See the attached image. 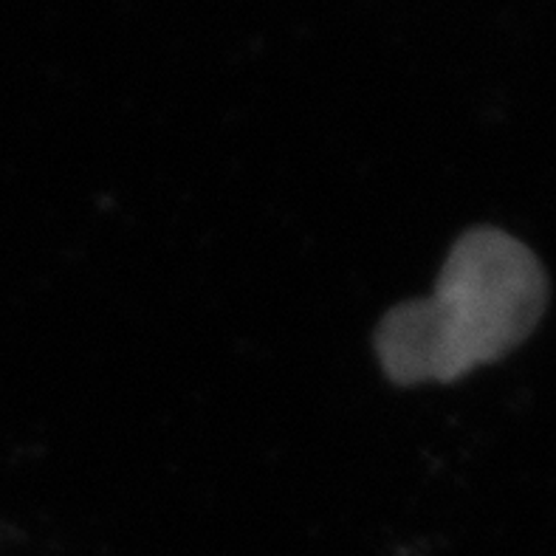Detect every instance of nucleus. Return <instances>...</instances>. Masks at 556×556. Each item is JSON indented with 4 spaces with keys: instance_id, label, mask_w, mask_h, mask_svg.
Wrapping results in <instances>:
<instances>
[{
    "instance_id": "f257e3e1",
    "label": "nucleus",
    "mask_w": 556,
    "mask_h": 556,
    "mask_svg": "<svg viewBox=\"0 0 556 556\" xmlns=\"http://www.w3.org/2000/svg\"><path fill=\"white\" fill-rule=\"evenodd\" d=\"M545 305L540 257L497 226H472L452 243L432 294L393 305L379 319L376 359L399 388L450 384L520 348Z\"/></svg>"
}]
</instances>
